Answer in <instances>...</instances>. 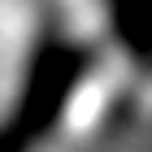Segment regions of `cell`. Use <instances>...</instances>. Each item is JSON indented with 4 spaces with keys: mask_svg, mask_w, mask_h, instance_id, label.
I'll return each mask as SVG.
<instances>
[{
    "mask_svg": "<svg viewBox=\"0 0 152 152\" xmlns=\"http://www.w3.org/2000/svg\"><path fill=\"white\" fill-rule=\"evenodd\" d=\"M74 74H78V52H74L70 44H44L35 70H31V83H26L22 109L13 113L9 130L0 135V152H22L26 143L57 117L61 100L70 96Z\"/></svg>",
    "mask_w": 152,
    "mask_h": 152,
    "instance_id": "6da1fadb",
    "label": "cell"
}]
</instances>
